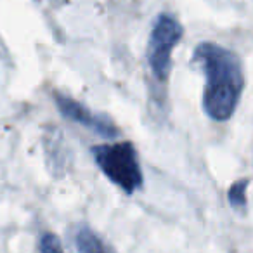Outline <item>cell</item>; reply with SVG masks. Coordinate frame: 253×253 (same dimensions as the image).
<instances>
[{
    "label": "cell",
    "instance_id": "obj_1",
    "mask_svg": "<svg viewBox=\"0 0 253 253\" xmlns=\"http://www.w3.org/2000/svg\"><path fill=\"white\" fill-rule=\"evenodd\" d=\"M193 61L205 73L203 108L215 122H225L238 108L245 87L238 54L213 42L196 45Z\"/></svg>",
    "mask_w": 253,
    "mask_h": 253
},
{
    "label": "cell",
    "instance_id": "obj_5",
    "mask_svg": "<svg viewBox=\"0 0 253 253\" xmlns=\"http://www.w3.org/2000/svg\"><path fill=\"white\" fill-rule=\"evenodd\" d=\"M75 246L78 253H115L113 248L90 227L80 225L75 232Z\"/></svg>",
    "mask_w": 253,
    "mask_h": 253
},
{
    "label": "cell",
    "instance_id": "obj_2",
    "mask_svg": "<svg viewBox=\"0 0 253 253\" xmlns=\"http://www.w3.org/2000/svg\"><path fill=\"white\" fill-rule=\"evenodd\" d=\"M94 160L106 177L123 193L134 194L142 187V173L137 151L132 142H111L92 149Z\"/></svg>",
    "mask_w": 253,
    "mask_h": 253
},
{
    "label": "cell",
    "instance_id": "obj_6",
    "mask_svg": "<svg viewBox=\"0 0 253 253\" xmlns=\"http://www.w3.org/2000/svg\"><path fill=\"white\" fill-rule=\"evenodd\" d=\"M246 187H248V179L236 180L229 189V203L236 211L246 210Z\"/></svg>",
    "mask_w": 253,
    "mask_h": 253
},
{
    "label": "cell",
    "instance_id": "obj_3",
    "mask_svg": "<svg viewBox=\"0 0 253 253\" xmlns=\"http://www.w3.org/2000/svg\"><path fill=\"white\" fill-rule=\"evenodd\" d=\"M182 25L172 14H160L149 37L148 63L156 80L165 84L172 70V52L182 39Z\"/></svg>",
    "mask_w": 253,
    "mask_h": 253
},
{
    "label": "cell",
    "instance_id": "obj_7",
    "mask_svg": "<svg viewBox=\"0 0 253 253\" xmlns=\"http://www.w3.org/2000/svg\"><path fill=\"white\" fill-rule=\"evenodd\" d=\"M40 253H64L59 239L52 232H45L40 239Z\"/></svg>",
    "mask_w": 253,
    "mask_h": 253
},
{
    "label": "cell",
    "instance_id": "obj_4",
    "mask_svg": "<svg viewBox=\"0 0 253 253\" xmlns=\"http://www.w3.org/2000/svg\"><path fill=\"white\" fill-rule=\"evenodd\" d=\"M56 104L59 108V111L63 113L64 118L71 120L75 123H80L85 128H90L92 132H95L97 135L106 139H115L118 134V128L115 126V123L104 115H97L92 109H88L87 106H84L82 102L75 101V99L68 97L64 94H56Z\"/></svg>",
    "mask_w": 253,
    "mask_h": 253
}]
</instances>
